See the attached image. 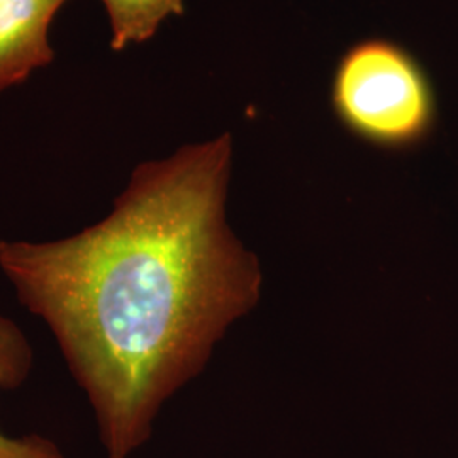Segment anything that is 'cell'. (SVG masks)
I'll return each mask as SVG.
<instances>
[{
	"label": "cell",
	"instance_id": "cell-2",
	"mask_svg": "<svg viewBox=\"0 0 458 458\" xmlns=\"http://www.w3.org/2000/svg\"><path fill=\"white\" fill-rule=\"evenodd\" d=\"M331 106L353 136L384 149L421 143L437 117L425 70L410 51L382 38L344 51L333 75Z\"/></svg>",
	"mask_w": 458,
	"mask_h": 458
},
{
	"label": "cell",
	"instance_id": "cell-5",
	"mask_svg": "<svg viewBox=\"0 0 458 458\" xmlns=\"http://www.w3.org/2000/svg\"><path fill=\"white\" fill-rule=\"evenodd\" d=\"M114 51L151 39L170 16L183 14V0H102Z\"/></svg>",
	"mask_w": 458,
	"mask_h": 458
},
{
	"label": "cell",
	"instance_id": "cell-4",
	"mask_svg": "<svg viewBox=\"0 0 458 458\" xmlns=\"http://www.w3.org/2000/svg\"><path fill=\"white\" fill-rule=\"evenodd\" d=\"M33 369V348L22 329L0 314V389L22 386ZM0 458H65L56 443L39 435L9 437L0 431Z\"/></svg>",
	"mask_w": 458,
	"mask_h": 458
},
{
	"label": "cell",
	"instance_id": "cell-3",
	"mask_svg": "<svg viewBox=\"0 0 458 458\" xmlns=\"http://www.w3.org/2000/svg\"><path fill=\"white\" fill-rule=\"evenodd\" d=\"M68 0H0V94L55 60L49 28Z\"/></svg>",
	"mask_w": 458,
	"mask_h": 458
},
{
	"label": "cell",
	"instance_id": "cell-1",
	"mask_svg": "<svg viewBox=\"0 0 458 458\" xmlns=\"http://www.w3.org/2000/svg\"><path fill=\"white\" fill-rule=\"evenodd\" d=\"M223 134L136 166L109 216L56 242L0 240V270L43 319L98 420L107 458L149 440L165 401L260 297L226 225Z\"/></svg>",
	"mask_w": 458,
	"mask_h": 458
}]
</instances>
